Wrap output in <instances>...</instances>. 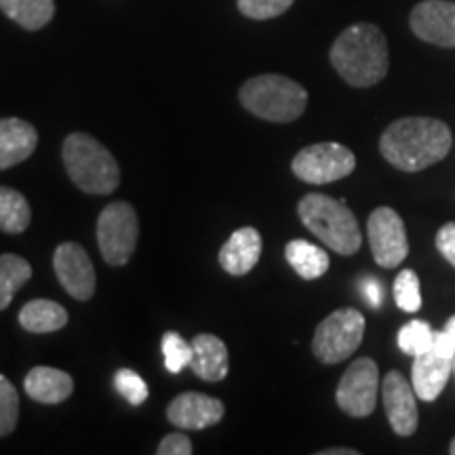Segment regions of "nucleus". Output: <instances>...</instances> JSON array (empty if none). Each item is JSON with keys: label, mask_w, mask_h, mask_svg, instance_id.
<instances>
[{"label": "nucleus", "mask_w": 455, "mask_h": 455, "mask_svg": "<svg viewBox=\"0 0 455 455\" xmlns=\"http://www.w3.org/2000/svg\"><path fill=\"white\" fill-rule=\"evenodd\" d=\"M451 131L443 121L407 116L386 127L379 152L392 167L415 173L443 161L451 150Z\"/></svg>", "instance_id": "obj_1"}, {"label": "nucleus", "mask_w": 455, "mask_h": 455, "mask_svg": "<svg viewBox=\"0 0 455 455\" xmlns=\"http://www.w3.org/2000/svg\"><path fill=\"white\" fill-rule=\"evenodd\" d=\"M329 60L350 87L367 89L388 74V43L378 26L355 24L335 38Z\"/></svg>", "instance_id": "obj_2"}, {"label": "nucleus", "mask_w": 455, "mask_h": 455, "mask_svg": "<svg viewBox=\"0 0 455 455\" xmlns=\"http://www.w3.org/2000/svg\"><path fill=\"white\" fill-rule=\"evenodd\" d=\"M64 167L74 181L87 195H112L121 184V169L112 152L87 133H70L61 148Z\"/></svg>", "instance_id": "obj_3"}, {"label": "nucleus", "mask_w": 455, "mask_h": 455, "mask_svg": "<svg viewBox=\"0 0 455 455\" xmlns=\"http://www.w3.org/2000/svg\"><path fill=\"white\" fill-rule=\"evenodd\" d=\"M298 215L301 224L335 253L355 255L361 249V228L344 201L327 195H306L298 204Z\"/></svg>", "instance_id": "obj_4"}, {"label": "nucleus", "mask_w": 455, "mask_h": 455, "mask_svg": "<svg viewBox=\"0 0 455 455\" xmlns=\"http://www.w3.org/2000/svg\"><path fill=\"white\" fill-rule=\"evenodd\" d=\"M244 110L270 123H293L308 106V91L283 74L249 78L238 91Z\"/></svg>", "instance_id": "obj_5"}, {"label": "nucleus", "mask_w": 455, "mask_h": 455, "mask_svg": "<svg viewBox=\"0 0 455 455\" xmlns=\"http://www.w3.org/2000/svg\"><path fill=\"white\" fill-rule=\"evenodd\" d=\"M365 316L355 308H339L329 315L321 325L316 327L312 338V352L325 365H338V363L350 358L365 338Z\"/></svg>", "instance_id": "obj_6"}, {"label": "nucleus", "mask_w": 455, "mask_h": 455, "mask_svg": "<svg viewBox=\"0 0 455 455\" xmlns=\"http://www.w3.org/2000/svg\"><path fill=\"white\" fill-rule=\"evenodd\" d=\"M138 238L140 220L129 203L116 201L104 207L98 220V244L106 264H127L138 247Z\"/></svg>", "instance_id": "obj_7"}, {"label": "nucleus", "mask_w": 455, "mask_h": 455, "mask_svg": "<svg viewBox=\"0 0 455 455\" xmlns=\"http://www.w3.org/2000/svg\"><path fill=\"white\" fill-rule=\"evenodd\" d=\"M356 169V156L338 141H321V144L306 146L291 161L295 178L306 184H331L348 178Z\"/></svg>", "instance_id": "obj_8"}, {"label": "nucleus", "mask_w": 455, "mask_h": 455, "mask_svg": "<svg viewBox=\"0 0 455 455\" xmlns=\"http://www.w3.org/2000/svg\"><path fill=\"white\" fill-rule=\"evenodd\" d=\"M379 369L373 358H356L341 375L335 401L344 413L352 418H369L378 405Z\"/></svg>", "instance_id": "obj_9"}, {"label": "nucleus", "mask_w": 455, "mask_h": 455, "mask_svg": "<svg viewBox=\"0 0 455 455\" xmlns=\"http://www.w3.org/2000/svg\"><path fill=\"white\" fill-rule=\"evenodd\" d=\"M367 236L373 259L382 268H396L409 255L405 221L392 207H378L369 215Z\"/></svg>", "instance_id": "obj_10"}, {"label": "nucleus", "mask_w": 455, "mask_h": 455, "mask_svg": "<svg viewBox=\"0 0 455 455\" xmlns=\"http://www.w3.org/2000/svg\"><path fill=\"white\" fill-rule=\"evenodd\" d=\"M53 268L57 281L66 289L68 295L78 301L91 299L98 287L93 261L81 244L61 243L53 253Z\"/></svg>", "instance_id": "obj_11"}, {"label": "nucleus", "mask_w": 455, "mask_h": 455, "mask_svg": "<svg viewBox=\"0 0 455 455\" xmlns=\"http://www.w3.org/2000/svg\"><path fill=\"white\" fill-rule=\"evenodd\" d=\"M409 26L419 41L455 49V3L451 0H422L409 15Z\"/></svg>", "instance_id": "obj_12"}, {"label": "nucleus", "mask_w": 455, "mask_h": 455, "mask_svg": "<svg viewBox=\"0 0 455 455\" xmlns=\"http://www.w3.org/2000/svg\"><path fill=\"white\" fill-rule=\"evenodd\" d=\"M382 398L392 430L398 436H411L419 422L418 401H415L418 395H415L413 384L403 378L401 371L386 373L382 379Z\"/></svg>", "instance_id": "obj_13"}, {"label": "nucleus", "mask_w": 455, "mask_h": 455, "mask_svg": "<svg viewBox=\"0 0 455 455\" xmlns=\"http://www.w3.org/2000/svg\"><path fill=\"white\" fill-rule=\"evenodd\" d=\"M226 407L220 398L203 392H184L167 407V419L180 430H204L220 424Z\"/></svg>", "instance_id": "obj_14"}, {"label": "nucleus", "mask_w": 455, "mask_h": 455, "mask_svg": "<svg viewBox=\"0 0 455 455\" xmlns=\"http://www.w3.org/2000/svg\"><path fill=\"white\" fill-rule=\"evenodd\" d=\"M261 258V235L251 226L238 228L232 232L220 251V266L228 275L244 276L249 275Z\"/></svg>", "instance_id": "obj_15"}, {"label": "nucleus", "mask_w": 455, "mask_h": 455, "mask_svg": "<svg viewBox=\"0 0 455 455\" xmlns=\"http://www.w3.org/2000/svg\"><path fill=\"white\" fill-rule=\"evenodd\" d=\"M192 344L190 369L203 382H221L230 371L226 344L213 333H198Z\"/></svg>", "instance_id": "obj_16"}, {"label": "nucleus", "mask_w": 455, "mask_h": 455, "mask_svg": "<svg viewBox=\"0 0 455 455\" xmlns=\"http://www.w3.org/2000/svg\"><path fill=\"white\" fill-rule=\"evenodd\" d=\"M453 373V358H443L435 352L415 356L411 367V384L419 401L432 403L441 396Z\"/></svg>", "instance_id": "obj_17"}, {"label": "nucleus", "mask_w": 455, "mask_h": 455, "mask_svg": "<svg viewBox=\"0 0 455 455\" xmlns=\"http://www.w3.org/2000/svg\"><path fill=\"white\" fill-rule=\"evenodd\" d=\"M38 146V133L21 118L0 121V171L28 161Z\"/></svg>", "instance_id": "obj_18"}, {"label": "nucleus", "mask_w": 455, "mask_h": 455, "mask_svg": "<svg viewBox=\"0 0 455 455\" xmlns=\"http://www.w3.org/2000/svg\"><path fill=\"white\" fill-rule=\"evenodd\" d=\"M26 395L43 405H57L70 398L74 379L70 373L55 367H34L24 379Z\"/></svg>", "instance_id": "obj_19"}, {"label": "nucleus", "mask_w": 455, "mask_h": 455, "mask_svg": "<svg viewBox=\"0 0 455 455\" xmlns=\"http://www.w3.org/2000/svg\"><path fill=\"white\" fill-rule=\"evenodd\" d=\"M284 258H287L289 266H291L304 281L321 278L329 270V264H331L325 249L304 241V238L289 241L287 247H284Z\"/></svg>", "instance_id": "obj_20"}, {"label": "nucleus", "mask_w": 455, "mask_h": 455, "mask_svg": "<svg viewBox=\"0 0 455 455\" xmlns=\"http://www.w3.org/2000/svg\"><path fill=\"white\" fill-rule=\"evenodd\" d=\"M20 325L30 333H53L68 325V312L57 301L32 299L20 310Z\"/></svg>", "instance_id": "obj_21"}, {"label": "nucleus", "mask_w": 455, "mask_h": 455, "mask_svg": "<svg viewBox=\"0 0 455 455\" xmlns=\"http://www.w3.org/2000/svg\"><path fill=\"white\" fill-rule=\"evenodd\" d=\"M0 9L26 30H41L53 20L55 0H0Z\"/></svg>", "instance_id": "obj_22"}, {"label": "nucleus", "mask_w": 455, "mask_h": 455, "mask_svg": "<svg viewBox=\"0 0 455 455\" xmlns=\"http://www.w3.org/2000/svg\"><path fill=\"white\" fill-rule=\"evenodd\" d=\"M32 278V266L15 253L0 255V310L9 308L15 293Z\"/></svg>", "instance_id": "obj_23"}, {"label": "nucleus", "mask_w": 455, "mask_h": 455, "mask_svg": "<svg viewBox=\"0 0 455 455\" xmlns=\"http://www.w3.org/2000/svg\"><path fill=\"white\" fill-rule=\"evenodd\" d=\"M32 212L26 196L13 188L0 186V230L20 235L30 226Z\"/></svg>", "instance_id": "obj_24"}, {"label": "nucleus", "mask_w": 455, "mask_h": 455, "mask_svg": "<svg viewBox=\"0 0 455 455\" xmlns=\"http://www.w3.org/2000/svg\"><path fill=\"white\" fill-rule=\"evenodd\" d=\"M435 346V329L426 321H409L398 331V348L409 356H419Z\"/></svg>", "instance_id": "obj_25"}, {"label": "nucleus", "mask_w": 455, "mask_h": 455, "mask_svg": "<svg viewBox=\"0 0 455 455\" xmlns=\"http://www.w3.org/2000/svg\"><path fill=\"white\" fill-rule=\"evenodd\" d=\"M164 367L169 373H181L192 363V344L186 341L178 331H167L161 339Z\"/></svg>", "instance_id": "obj_26"}, {"label": "nucleus", "mask_w": 455, "mask_h": 455, "mask_svg": "<svg viewBox=\"0 0 455 455\" xmlns=\"http://www.w3.org/2000/svg\"><path fill=\"white\" fill-rule=\"evenodd\" d=\"M395 301L403 312H418L422 308V289H419V276L413 270L405 268L395 278Z\"/></svg>", "instance_id": "obj_27"}, {"label": "nucleus", "mask_w": 455, "mask_h": 455, "mask_svg": "<svg viewBox=\"0 0 455 455\" xmlns=\"http://www.w3.org/2000/svg\"><path fill=\"white\" fill-rule=\"evenodd\" d=\"M114 388L133 407L144 405L148 395H150L146 379L138 371H133V369H118L114 373Z\"/></svg>", "instance_id": "obj_28"}, {"label": "nucleus", "mask_w": 455, "mask_h": 455, "mask_svg": "<svg viewBox=\"0 0 455 455\" xmlns=\"http://www.w3.org/2000/svg\"><path fill=\"white\" fill-rule=\"evenodd\" d=\"M20 419V396L15 386L0 373V439L15 430Z\"/></svg>", "instance_id": "obj_29"}, {"label": "nucleus", "mask_w": 455, "mask_h": 455, "mask_svg": "<svg viewBox=\"0 0 455 455\" xmlns=\"http://www.w3.org/2000/svg\"><path fill=\"white\" fill-rule=\"evenodd\" d=\"M238 11L249 20H272L291 9L293 0H236Z\"/></svg>", "instance_id": "obj_30"}, {"label": "nucleus", "mask_w": 455, "mask_h": 455, "mask_svg": "<svg viewBox=\"0 0 455 455\" xmlns=\"http://www.w3.org/2000/svg\"><path fill=\"white\" fill-rule=\"evenodd\" d=\"M432 352L443 358H455V315L449 318L443 331L435 333V346Z\"/></svg>", "instance_id": "obj_31"}, {"label": "nucleus", "mask_w": 455, "mask_h": 455, "mask_svg": "<svg viewBox=\"0 0 455 455\" xmlns=\"http://www.w3.org/2000/svg\"><path fill=\"white\" fill-rule=\"evenodd\" d=\"M158 455H190L192 453V441L188 439L184 432H171L164 436L161 445L156 449Z\"/></svg>", "instance_id": "obj_32"}, {"label": "nucleus", "mask_w": 455, "mask_h": 455, "mask_svg": "<svg viewBox=\"0 0 455 455\" xmlns=\"http://www.w3.org/2000/svg\"><path fill=\"white\" fill-rule=\"evenodd\" d=\"M436 249L455 268V221H449L436 232Z\"/></svg>", "instance_id": "obj_33"}, {"label": "nucleus", "mask_w": 455, "mask_h": 455, "mask_svg": "<svg viewBox=\"0 0 455 455\" xmlns=\"http://www.w3.org/2000/svg\"><path fill=\"white\" fill-rule=\"evenodd\" d=\"M361 291H363V295H365L367 304L371 306V308H379V306H382L384 287L378 281H375L373 276H369V278H365V281H363Z\"/></svg>", "instance_id": "obj_34"}, {"label": "nucleus", "mask_w": 455, "mask_h": 455, "mask_svg": "<svg viewBox=\"0 0 455 455\" xmlns=\"http://www.w3.org/2000/svg\"><path fill=\"white\" fill-rule=\"evenodd\" d=\"M318 455H358V451L350 447H333V449H323V451H318Z\"/></svg>", "instance_id": "obj_35"}, {"label": "nucleus", "mask_w": 455, "mask_h": 455, "mask_svg": "<svg viewBox=\"0 0 455 455\" xmlns=\"http://www.w3.org/2000/svg\"><path fill=\"white\" fill-rule=\"evenodd\" d=\"M449 453H451V455H455V439L451 441V447H449Z\"/></svg>", "instance_id": "obj_36"}, {"label": "nucleus", "mask_w": 455, "mask_h": 455, "mask_svg": "<svg viewBox=\"0 0 455 455\" xmlns=\"http://www.w3.org/2000/svg\"><path fill=\"white\" fill-rule=\"evenodd\" d=\"M453 373H455V358H453Z\"/></svg>", "instance_id": "obj_37"}]
</instances>
